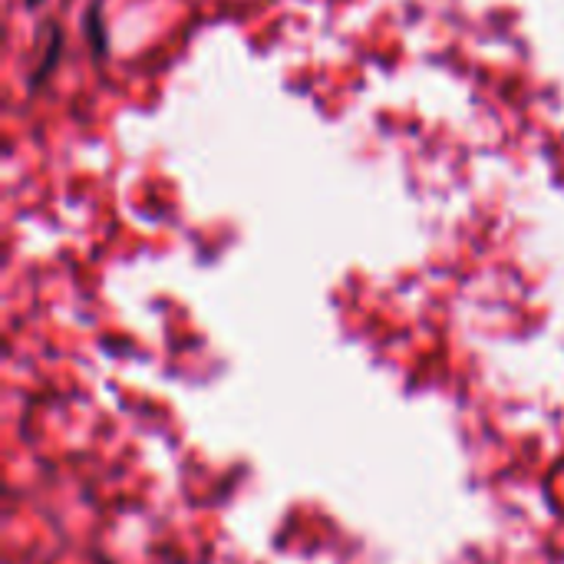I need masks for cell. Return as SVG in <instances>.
I'll use <instances>...</instances> for the list:
<instances>
[{
  "label": "cell",
  "mask_w": 564,
  "mask_h": 564,
  "mask_svg": "<svg viewBox=\"0 0 564 564\" xmlns=\"http://www.w3.org/2000/svg\"><path fill=\"white\" fill-rule=\"evenodd\" d=\"M43 0H26V7H40Z\"/></svg>",
  "instance_id": "cell-1"
}]
</instances>
